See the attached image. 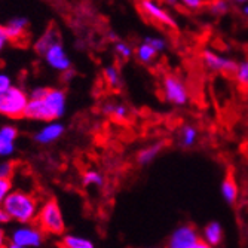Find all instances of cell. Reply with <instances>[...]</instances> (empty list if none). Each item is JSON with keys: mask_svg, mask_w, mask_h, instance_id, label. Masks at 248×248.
<instances>
[{"mask_svg": "<svg viewBox=\"0 0 248 248\" xmlns=\"http://www.w3.org/2000/svg\"><path fill=\"white\" fill-rule=\"evenodd\" d=\"M67 108V94L61 88H49L43 100H29L24 118L42 122H57Z\"/></svg>", "mask_w": 248, "mask_h": 248, "instance_id": "cell-1", "label": "cell"}, {"mask_svg": "<svg viewBox=\"0 0 248 248\" xmlns=\"http://www.w3.org/2000/svg\"><path fill=\"white\" fill-rule=\"evenodd\" d=\"M2 208L8 214L11 221L18 224H31L37 218L40 208L39 199L33 193L24 190H12L5 199Z\"/></svg>", "mask_w": 248, "mask_h": 248, "instance_id": "cell-2", "label": "cell"}, {"mask_svg": "<svg viewBox=\"0 0 248 248\" xmlns=\"http://www.w3.org/2000/svg\"><path fill=\"white\" fill-rule=\"evenodd\" d=\"M36 226L45 233V235H52L60 236L65 232V221L61 211L60 204L55 199L45 201L39 208Z\"/></svg>", "mask_w": 248, "mask_h": 248, "instance_id": "cell-3", "label": "cell"}, {"mask_svg": "<svg viewBox=\"0 0 248 248\" xmlns=\"http://www.w3.org/2000/svg\"><path fill=\"white\" fill-rule=\"evenodd\" d=\"M29 104V94L22 88L14 85L0 94V116L19 119L24 116Z\"/></svg>", "mask_w": 248, "mask_h": 248, "instance_id": "cell-4", "label": "cell"}, {"mask_svg": "<svg viewBox=\"0 0 248 248\" xmlns=\"http://www.w3.org/2000/svg\"><path fill=\"white\" fill-rule=\"evenodd\" d=\"M43 239L45 233L33 224H19L11 232L8 238L9 242L21 248H37L43 244Z\"/></svg>", "mask_w": 248, "mask_h": 248, "instance_id": "cell-5", "label": "cell"}, {"mask_svg": "<svg viewBox=\"0 0 248 248\" xmlns=\"http://www.w3.org/2000/svg\"><path fill=\"white\" fill-rule=\"evenodd\" d=\"M164 94L165 98L175 104V106H183L187 103V89L183 85V82L175 76H165L162 82Z\"/></svg>", "mask_w": 248, "mask_h": 248, "instance_id": "cell-6", "label": "cell"}, {"mask_svg": "<svg viewBox=\"0 0 248 248\" xmlns=\"http://www.w3.org/2000/svg\"><path fill=\"white\" fill-rule=\"evenodd\" d=\"M43 60L52 70H57L60 73H64L72 69V60L69 54H67V51L64 49L61 42L54 45V46L43 55Z\"/></svg>", "mask_w": 248, "mask_h": 248, "instance_id": "cell-7", "label": "cell"}, {"mask_svg": "<svg viewBox=\"0 0 248 248\" xmlns=\"http://www.w3.org/2000/svg\"><path fill=\"white\" fill-rule=\"evenodd\" d=\"M139 5L141 8V12L146 14L150 19H153L156 22H161V24H164V26H167L170 29H177V22L174 21V18L165 9H162L157 3L144 0V2H141Z\"/></svg>", "mask_w": 248, "mask_h": 248, "instance_id": "cell-8", "label": "cell"}, {"mask_svg": "<svg viewBox=\"0 0 248 248\" xmlns=\"http://www.w3.org/2000/svg\"><path fill=\"white\" fill-rule=\"evenodd\" d=\"M29 26H30V22H29V19L26 16H14V18H11L5 24L9 40L12 43L24 42L26 37L29 36Z\"/></svg>", "mask_w": 248, "mask_h": 248, "instance_id": "cell-9", "label": "cell"}, {"mask_svg": "<svg viewBox=\"0 0 248 248\" xmlns=\"http://www.w3.org/2000/svg\"><path fill=\"white\" fill-rule=\"evenodd\" d=\"M18 129L14 125L0 126V157H9L16 149Z\"/></svg>", "mask_w": 248, "mask_h": 248, "instance_id": "cell-10", "label": "cell"}, {"mask_svg": "<svg viewBox=\"0 0 248 248\" xmlns=\"http://www.w3.org/2000/svg\"><path fill=\"white\" fill-rule=\"evenodd\" d=\"M64 125L61 122H48L46 125H43L36 134H34V141L46 146L51 143H55L60 140V137L64 134Z\"/></svg>", "mask_w": 248, "mask_h": 248, "instance_id": "cell-11", "label": "cell"}, {"mask_svg": "<svg viewBox=\"0 0 248 248\" xmlns=\"http://www.w3.org/2000/svg\"><path fill=\"white\" fill-rule=\"evenodd\" d=\"M198 241V233L192 226H182L170 238L168 248H190Z\"/></svg>", "mask_w": 248, "mask_h": 248, "instance_id": "cell-12", "label": "cell"}, {"mask_svg": "<svg viewBox=\"0 0 248 248\" xmlns=\"http://www.w3.org/2000/svg\"><path fill=\"white\" fill-rule=\"evenodd\" d=\"M202 58H204L205 64L210 67V69H213L216 72L232 75V73H236V70H238V64L236 62H233L231 60H226L223 57H218L217 54H213L210 51L202 52Z\"/></svg>", "mask_w": 248, "mask_h": 248, "instance_id": "cell-13", "label": "cell"}, {"mask_svg": "<svg viewBox=\"0 0 248 248\" xmlns=\"http://www.w3.org/2000/svg\"><path fill=\"white\" fill-rule=\"evenodd\" d=\"M61 42V36H60V31L52 26L49 29H46L43 31V34H40V37L36 40L34 43V52L40 57H43L46 54L54 45L60 43Z\"/></svg>", "mask_w": 248, "mask_h": 248, "instance_id": "cell-14", "label": "cell"}, {"mask_svg": "<svg viewBox=\"0 0 248 248\" xmlns=\"http://www.w3.org/2000/svg\"><path fill=\"white\" fill-rule=\"evenodd\" d=\"M61 248H95L94 242L85 236L67 233L61 238Z\"/></svg>", "mask_w": 248, "mask_h": 248, "instance_id": "cell-15", "label": "cell"}, {"mask_svg": "<svg viewBox=\"0 0 248 248\" xmlns=\"http://www.w3.org/2000/svg\"><path fill=\"white\" fill-rule=\"evenodd\" d=\"M103 111L115 121H125L129 116V108L124 103H106L103 106Z\"/></svg>", "mask_w": 248, "mask_h": 248, "instance_id": "cell-16", "label": "cell"}, {"mask_svg": "<svg viewBox=\"0 0 248 248\" xmlns=\"http://www.w3.org/2000/svg\"><path fill=\"white\" fill-rule=\"evenodd\" d=\"M164 147H165V141H159V143H155V144H152V146H149V147H144V149L140 150L139 155H137V162H139L140 165H147V164H150V162L155 159V157L162 152Z\"/></svg>", "mask_w": 248, "mask_h": 248, "instance_id": "cell-17", "label": "cell"}, {"mask_svg": "<svg viewBox=\"0 0 248 248\" xmlns=\"http://www.w3.org/2000/svg\"><path fill=\"white\" fill-rule=\"evenodd\" d=\"M221 193H223V198L226 199V202H229V204H233L238 196V186L235 183L232 170H229L226 178H224V182L221 185Z\"/></svg>", "mask_w": 248, "mask_h": 248, "instance_id": "cell-18", "label": "cell"}, {"mask_svg": "<svg viewBox=\"0 0 248 248\" xmlns=\"http://www.w3.org/2000/svg\"><path fill=\"white\" fill-rule=\"evenodd\" d=\"M204 238H205V242L208 245H218L221 242V238H223V231H221V226L217 223V221H211L208 226L204 229Z\"/></svg>", "mask_w": 248, "mask_h": 248, "instance_id": "cell-19", "label": "cell"}, {"mask_svg": "<svg viewBox=\"0 0 248 248\" xmlns=\"http://www.w3.org/2000/svg\"><path fill=\"white\" fill-rule=\"evenodd\" d=\"M104 80L107 82V85L113 89H119L122 86V76H121V70L116 65H107L104 72Z\"/></svg>", "mask_w": 248, "mask_h": 248, "instance_id": "cell-20", "label": "cell"}, {"mask_svg": "<svg viewBox=\"0 0 248 248\" xmlns=\"http://www.w3.org/2000/svg\"><path fill=\"white\" fill-rule=\"evenodd\" d=\"M156 54H157V52L150 46V45H147L146 42L140 43L139 46H137V49H135V55H137L139 61H140V62H143V64H149V62H152V61L155 60Z\"/></svg>", "mask_w": 248, "mask_h": 248, "instance_id": "cell-21", "label": "cell"}, {"mask_svg": "<svg viewBox=\"0 0 248 248\" xmlns=\"http://www.w3.org/2000/svg\"><path fill=\"white\" fill-rule=\"evenodd\" d=\"M82 183L83 186L89 187V186H95V187H101L104 185V178L101 175V172L95 171V170H88L83 172L82 175Z\"/></svg>", "mask_w": 248, "mask_h": 248, "instance_id": "cell-22", "label": "cell"}, {"mask_svg": "<svg viewBox=\"0 0 248 248\" xmlns=\"http://www.w3.org/2000/svg\"><path fill=\"white\" fill-rule=\"evenodd\" d=\"M196 140V129L190 125L183 126L182 132H180V144L183 147H190Z\"/></svg>", "mask_w": 248, "mask_h": 248, "instance_id": "cell-23", "label": "cell"}, {"mask_svg": "<svg viewBox=\"0 0 248 248\" xmlns=\"http://www.w3.org/2000/svg\"><path fill=\"white\" fill-rule=\"evenodd\" d=\"M235 76H236L238 83L242 88H248V61L238 65V70H236Z\"/></svg>", "mask_w": 248, "mask_h": 248, "instance_id": "cell-24", "label": "cell"}, {"mask_svg": "<svg viewBox=\"0 0 248 248\" xmlns=\"http://www.w3.org/2000/svg\"><path fill=\"white\" fill-rule=\"evenodd\" d=\"M115 52H116V55L118 57H121L122 60H128V58H131V55H132V48L129 46L128 43H125V42H122V40H118L116 43H115Z\"/></svg>", "mask_w": 248, "mask_h": 248, "instance_id": "cell-25", "label": "cell"}, {"mask_svg": "<svg viewBox=\"0 0 248 248\" xmlns=\"http://www.w3.org/2000/svg\"><path fill=\"white\" fill-rule=\"evenodd\" d=\"M15 174V162L12 161H5L0 164V178L3 180H11V177Z\"/></svg>", "mask_w": 248, "mask_h": 248, "instance_id": "cell-26", "label": "cell"}, {"mask_svg": "<svg viewBox=\"0 0 248 248\" xmlns=\"http://www.w3.org/2000/svg\"><path fill=\"white\" fill-rule=\"evenodd\" d=\"M12 182L11 180H3V178H0V207L3 205V202L5 199L8 198V195L12 192Z\"/></svg>", "mask_w": 248, "mask_h": 248, "instance_id": "cell-27", "label": "cell"}, {"mask_svg": "<svg viewBox=\"0 0 248 248\" xmlns=\"http://www.w3.org/2000/svg\"><path fill=\"white\" fill-rule=\"evenodd\" d=\"M143 42H146L147 45H150V46L156 51V52H161L165 49L167 46V42L161 37H146Z\"/></svg>", "mask_w": 248, "mask_h": 248, "instance_id": "cell-28", "label": "cell"}, {"mask_svg": "<svg viewBox=\"0 0 248 248\" xmlns=\"http://www.w3.org/2000/svg\"><path fill=\"white\" fill-rule=\"evenodd\" d=\"M49 88L48 86H36L31 89V93L29 94V100H43L45 95L48 94Z\"/></svg>", "mask_w": 248, "mask_h": 248, "instance_id": "cell-29", "label": "cell"}, {"mask_svg": "<svg viewBox=\"0 0 248 248\" xmlns=\"http://www.w3.org/2000/svg\"><path fill=\"white\" fill-rule=\"evenodd\" d=\"M11 86H14L12 78H11L6 72H2V70H0V94L5 93V91H8V89H9Z\"/></svg>", "mask_w": 248, "mask_h": 248, "instance_id": "cell-30", "label": "cell"}, {"mask_svg": "<svg viewBox=\"0 0 248 248\" xmlns=\"http://www.w3.org/2000/svg\"><path fill=\"white\" fill-rule=\"evenodd\" d=\"M9 43H11V40H9V36L6 33V29H5V26L0 24V54L5 51V48Z\"/></svg>", "mask_w": 248, "mask_h": 248, "instance_id": "cell-31", "label": "cell"}, {"mask_svg": "<svg viewBox=\"0 0 248 248\" xmlns=\"http://www.w3.org/2000/svg\"><path fill=\"white\" fill-rule=\"evenodd\" d=\"M76 76V72L73 70V69H70V70H67V72H64V73H61V79H62V82H70L73 78Z\"/></svg>", "mask_w": 248, "mask_h": 248, "instance_id": "cell-32", "label": "cell"}, {"mask_svg": "<svg viewBox=\"0 0 248 248\" xmlns=\"http://www.w3.org/2000/svg\"><path fill=\"white\" fill-rule=\"evenodd\" d=\"M8 245V236L3 228H0V248H6Z\"/></svg>", "mask_w": 248, "mask_h": 248, "instance_id": "cell-33", "label": "cell"}, {"mask_svg": "<svg viewBox=\"0 0 248 248\" xmlns=\"http://www.w3.org/2000/svg\"><path fill=\"white\" fill-rule=\"evenodd\" d=\"M11 220H9V217H8V214L5 213V210L0 207V228L3 226V224H8Z\"/></svg>", "mask_w": 248, "mask_h": 248, "instance_id": "cell-34", "label": "cell"}, {"mask_svg": "<svg viewBox=\"0 0 248 248\" xmlns=\"http://www.w3.org/2000/svg\"><path fill=\"white\" fill-rule=\"evenodd\" d=\"M183 5H186L187 8H199L202 6V2H198V0H186V2H183Z\"/></svg>", "mask_w": 248, "mask_h": 248, "instance_id": "cell-35", "label": "cell"}, {"mask_svg": "<svg viewBox=\"0 0 248 248\" xmlns=\"http://www.w3.org/2000/svg\"><path fill=\"white\" fill-rule=\"evenodd\" d=\"M190 248H213V247H211V245H208L205 241H199V239H198V241H196Z\"/></svg>", "mask_w": 248, "mask_h": 248, "instance_id": "cell-36", "label": "cell"}, {"mask_svg": "<svg viewBox=\"0 0 248 248\" xmlns=\"http://www.w3.org/2000/svg\"><path fill=\"white\" fill-rule=\"evenodd\" d=\"M213 8L216 9V12H224L228 6H226V3H216ZM214 9H213V11H214Z\"/></svg>", "mask_w": 248, "mask_h": 248, "instance_id": "cell-37", "label": "cell"}, {"mask_svg": "<svg viewBox=\"0 0 248 248\" xmlns=\"http://www.w3.org/2000/svg\"><path fill=\"white\" fill-rule=\"evenodd\" d=\"M6 248H21V247H18V245H15V244H12V242H9V241H8Z\"/></svg>", "mask_w": 248, "mask_h": 248, "instance_id": "cell-38", "label": "cell"}, {"mask_svg": "<svg viewBox=\"0 0 248 248\" xmlns=\"http://www.w3.org/2000/svg\"><path fill=\"white\" fill-rule=\"evenodd\" d=\"M242 12H244L245 15H248V5H247V6H245L244 9H242Z\"/></svg>", "mask_w": 248, "mask_h": 248, "instance_id": "cell-39", "label": "cell"}]
</instances>
